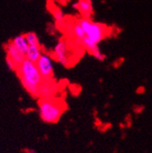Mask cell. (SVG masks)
Masks as SVG:
<instances>
[{
  "label": "cell",
  "mask_w": 152,
  "mask_h": 153,
  "mask_svg": "<svg viewBox=\"0 0 152 153\" xmlns=\"http://www.w3.org/2000/svg\"><path fill=\"white\" fill-rule=\"evenodd\" d=\"M78 23L85 32V37L81 41L80 46L96 59L104 60L105 56L99 50V43L106 37L108 28L104 25L92 21L90 18L81 17L78 20Z\"/></svg>",
  "instance_id": "1"
},
{
  "label": "cell",
  "mask_w": 152,
  "mask_h": 153,
  "mask_svg": "<svg viewBox=\"0 0 152 153\" xmlns=\"http://www.w3.org/2000/svg\"><path fill=\"white\" fill-rule=\"evenodd\" d=\"M16 72L27 92L32 97H39V90L44 79L37 69L36 63L25 59L17 67Z\"/></svg>",
  "instance_id": "2"
},
{
  "label": "cell",
  "mask_w": 152,
  "mask_h": 153,
  "mask_svg": "<svg viewBox=\"0 0 152 153\" xmlns=\"http://www.w3.org/2000/svg\"><path fill=\"white\" fill-rule=\"evenodd\" d=\"M63 111L64 106L55 98L42 99L39 102V116L46 123L53 124L58 122Z\"/></svg>",
  "instance_id": "3"
},
{
  "label": "cell",
  "mask_w": 152,
  "mask_h": 153,
  "mask_svg": "<svg viewBox=\"0 0 152 153\" xmlns=\"http://www.w3.org/2000/svg\"><path fill=\"white\" fill-rule=\"evenodd\" d=\"M36 65L43 79H52L54 75V66L51 56L43 53L39 59L36 61Z\"/></svg>",
  "instance_id": "4"
},
{
  "label": "cell",
  "mask_w": 152,
  "mask_h": 153,
  "mask_svg": "<svg viewBox=\"0 0 152 153\" xmlns=\"http://www.w3.org/2000/svg\"><path fill=\"white\" fill-rule=\"evenodd\" d=\"M53 57L62 64L63 66H68L70 63V49L65 41H59L54 48Z\"/></svg>",
  "instance_id": "5"
},
{
  "label": "cell",
  "mask_w": 152,
  "mask_h": 153,
  "mask_svg": "<svg viewBox=\"0 0 152 153\" xmlns=\"http://www.w3.org/2000/svg\"><path fill=\"white\" fill-rule=\"evenodd\" d=\"M56 91H58V85L52 79H44L39 90V97H40L41 100L54 98Z\"/></svg>",
  "instance_id": "6"
},
{
  "label": "cell",
  "mask_w": 152,
  "mask_h": 153,
  "mask_svg": "<svg viewBox=\"0 0 152 153\" xmlns=\"http://www.w3.org/2000/svg\"><path fill=\"white\" fill-rule=\"evenodd\" d=\"M6 52H7V57L13 60L17 66H19L26 59L25 54L20 52L11 42L6 45Z\"/></svg>",
  "instance_id": "7"
},
{
  "label": "cell",
  "mask_w": 152,
  "mask_h": 153,
  "mask_svg": "<svg viewBox=\"0 0 152 153\" xmlns=\"http://www.w3.org/2000/svg\"><path fill=\"white\" fill-rule=\"evenodd\" d=\"M73 8L77 9L84 18H90L93 13V5L91 0H79L73 5Z\"/></svg>",
  "instance_id": "8"
},
{
  "label": "cell",
  "mask_w": 152,
  "mask_h": 153,
  "mask_svg": "<svg viewBox=\"0 0 152 153\" xmlns=\"http://www.w3.org/2000/svg\"><path fill=\"white\" fill-rule=\"evenodd\" d=\"M42 48L41 47H35V46H29L28 49L26 53V59L36 63V61L39 59V57L42 55Z\"/></svg>",
  "instance_id": "9"
},
{
  "label": "cell",
  "mask_w": 152,
  "mask_h": 153,
  "mask_svg": "<svg viewBox=\"0 0 152 153\" xmlns=\"http://www.w3.org/2000/svg\"><path fill=\"white\" fill-rule=\"evenodd\" d=\"M10 42L20 52H22L23 54L26 55L29 46H28L27 41L26 37H25V35H19V36H15Z\"/></svg>",
  "instance_id": "10"
},
{
  "label": "cell",
  "mask_w": 152,
  "mask_h": 153,
  "mask_svg": "<svg viewBox=\"0 0 152 153\" xmlns=\"http://www.w3.org/2000/svg\"><path fill=\"white\" fill-rule=\"evenodd\" d=\"M71 33H72V36L74 37L75 41L77 42L79 46L81 41L83 40V38L85 37V32L82 29V27H80V25L77 22H75L72 27H71Z\"/></svg>",
  "instance_id": "11"
},
{
  "label": "cell",
  "mask_w": 152,
  "mask_h": 153,
  "mask_svg": "<svg viewBox=\"0 0 152 153\" xmlns=\"http://www.w3.org/2000/svg\"><path fill=\"white\" fill-rule=\"evenodd\" d=\"M25 37L27 41L28 46H35V47H41L39 36L35 32H27L25 34Z\"/></svg>",
  "instance_id": "12"
},
{
  "label": "cell",
  "mask_w": 152,
  "mask_h": 153,
  "mask_svg": "<svg viewBox=\"0 0 152 153\" xmlns=\"http://www.w3.org/2000/svg\"><path fill=\"white\" fill-rule=\"evenodd\" d=\"M52 16L55 19V21L58 24H63L65 22V15L59 8H54L52 10Z\"/></svg>",
  "instance_id": "13"
},
{
  "label": "cell",
  "mask_w": 152,
  "mask_h": 153,
  "mask_svg": "<svg viewBox=\"0 0 152 153\" xmlns=\"http://www.w3.org/2000/svg\"><path fill=\"white\" fill-rule=\"evenodd\" d=\"M6 63H7V68H8L10 70H12V71H16L18 66H17L13 60H11L10 59H8V57H6Z\"/></svg>",
  "instance_id": "14"
},
{
  "label": "cell",
  "mask_w": 152,
  "mask_h": 153,
  "mask_svg": "<svg viewBox=\"0 0 152 153\" xmlns=\"http://www.w3.org/2000/svg\"><path fill=\"white\" fill-rule=\"evenodd\" d=\"M25 153H37L36 150L33 149H27L25 150Z\"/></svg>",
  "instance_id": "15"
}]
</instances>
